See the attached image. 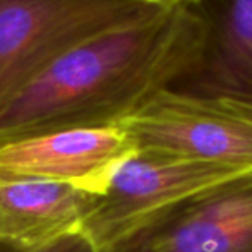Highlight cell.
Returning a JSON list of instances; mask_svg holds the SVG:
<instances>
[{"mask_svg": "<svg viewBox=\"0 0 252 252\" xmlns=\"http://www.w3.org/2000/svg\"><path fill=\"white\" fill-rule=\"evenodd\" d=\"M175 2H186V3H192L194 0H175Z\"/></svg>", "mask_w": 252, "mask_h": 252, "instance_id": "cell-10", "label": "cell"}, {"mask_svg": "<svg viewBox=\"0 0 252 252\" xmlns=\"http://www.w3.org/2000/svg\"><path fill=\"white\" fill-rule=\"evenodd\" d=\"M0 252H96V251L90 246V242L83 235H72V237H67V239L59 240L55 244H50V246L38 247V249H19V247L0 244Z\"/></svg>", "mask_w": 252, "mask_h": 252, "instance_id": "cell-9", "label": "cell"}, {"mask_svg": "<svg viewBox=\"0 0 252 252\" xmlns=\"http://www.w3.org/2000/svg\"><path fill=\"white\" fill-rule=\"evenodd\" d=\"M117 127L136 150L252 170V103L166 90Z\"/></svg>", "mask_w": 252, "mask_h": 252, "instance_id": "cell-4", "label": "cell"}, {"mask_svg": "<svg viewBox=\"0 0 252 252\" xmlns=\"http://www.w3.org/2000/svg\"><path fill=\"white\" fill-rule=\"evenodd\" d=\"M202 24L194 67L172 88L252 103V0H194Z\"/></svg>", "mask_w": 252, "mask_h": 252, "instance_id": "cell-7", "label": "cell"}, {"mask_svg": "<svg viewBox=\"0 0 252 252\" xmlns=\"http://www.w3.org/2000/svg\"><path fill=\"white\" fill-rule=\"evenodd\" d=\"M252 177V170L136 150L90 197L81 235L108 252L182 206Z\"/></svg>", "mask_w": 252, "mask_h": 252, "instance_id": "cell-2", "label": "cell"}, {"mask_svg": "<svg viewBox=\"0 0 252 252\" xmlns=\"http://www.w3.org/2000/svg\"><path fill=\"white\" fill-rule=\"evenodd\" d=\"M175 0H0V106L83 41Z\"/></svg>", "mask_w": 252, "mask_h": 252, "instance_id": "cell-3", "label": "cell"}, {"mask_svg": "<svg viewBox=\"0 0 252 252\" xmlns=\"http://www.w3.org/2000/svg\"><path fill=\"white\" fill-rule=\"evenodd\" d=\"M90 197L57 182L0 179V244L38 249L81 235Z\"/></svg>", "mask_w": 252, "mask_h": 252, "instance_id": "cell-8", "label": "cell"}, {"mask_svg": "<svg viewBox=\"0 0 252 252\" xmlns=\"http://www.w3.org/2000/svg\"><path fill=\"white\" fill-rule=\"evenodd\" d=\"M108 252H252V177L182 206Z\"/></svg>", "mask_w": 252, "mask_h": 252, "instance_id": "cell-6", "label": "cell"}, {"mask_svg": "<svg viewBox=\"0 0 252 252\" xmlns=\"http://www.w3.org/2000/svg\"><path fill=\"white\" fill-rule=\"evenodd\" d=\"M201 41V19L186 2L83 41L0 106V144L119 126L192 69Z\"/></svg>", "mask_w": 252, "mask_h": 252, "instance_id": "cell-1", "label": "cell"}, {"mask_svg": "<svg viewBox=\"0 0 252 252\" xmlns=\"http://www.w3.org/2000/svg\"><path fill=\"white\" fill-rule=\"evenodd\" d=\"M134 151V143L117 126L21 137L0 144V179L57 182L98 196Z\"/></svg>", "mask_w": 252, "mask_h": 252, "instance_id": "cell-5", "label": "cell"}]
</instances>
